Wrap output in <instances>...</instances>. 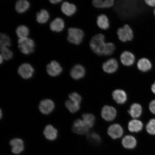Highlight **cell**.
<instances>
[{"instance_id":"6da1fadb","label":"cell","mask_w":155,"mask_h":155,"mask_svg":"<svg viewBox=\"0 0 155 155\" xmlns=\"http://www.w3.org/2000/svg\"><path fill=\"white\" fill-rule=\"evenodd\" d=\"M85 33L83 29L76 26L69 27L67 32V40L73 46H79L84 41Z\"/></svg>"},{"instance_id":"7a4b0ae2","label":"cell","mask_w":155,"mask_h":155,"mask_svg":"<svg viewBox=\"0 0 155 155\" xmlns=\"http://www.w3.org/2000/svg\"><path fill=\"white\" fill-rule=\"evenodd\" d=\"M106 43L105 36L104 34L99 33L91 38L90 46L93 53L99 56H103V52Z\"/></svg>"},{"instance_id":"3957f363","label":"cell","mask_w":155,"mask_h":155,"mask_svg":"<svg viewBox=\"0 0 155 155\" xmlns=\"http://www.w3.org/2000/svg\"><path fill=\"white\" fill-rule=\"evenodd\" d=\"M36 46L35 41L29 37L17 41V48L19 51L24 55H29L34 53Z\"/></svg>"},{"instance_id":"277c9868","label":"cell","mask_w":155,"mask_h":155,"mask_svg":"<svg viewBox=\"0 0 155 155\" xmlns=\"http://www.w3.org/2000/svg\"><path fill=\"white\" fill-rule=\"evenodd\" d=\"M120 56L119 54H117L115 58L110 57L103 63L102 68L104 73L112 74L117 72L119 68Z\"/></svg>"},{"instance_id":"5b68a950","label":"cell","mask_w":155,"mask_h":155,"mask_svg":"<svg viewBox=\"0 0 155 155\" xmlns=\"http://www.w3.org/2000/svg\"><path fill=\"white\" fill-rule=\"evenodd\" d=\"M118 39L123 43L130 42L134 38V32L131 27L127 24H124L118 28L117 32Z\"/></svg>"},{"instance_id":"8992f818","label":"cell","mask_w":155,"mask_h":155,"mask_svg":"<svg viewBox=\"0 0 155 155\" xmlns=\"http://www.w3.org/2000/svg\"><path fill=\"white\" fill-rule=\"evenodd\" d=\"M17 72L22 79L28 80L33 77L35 69L31 64L27 62L23 63L19 66Z\"/></svg>"},{"instance_id":"52a82bcc","label":"cell","mask_w":155,"mask_h":155,"mask_svg":"<svg viewBox=\"0 0 155 155\" xmlns=\"http://www.w3.org/2000/svg\"><path fill=\"white\" fill-rule=\"evenodd\" d=\"M46 71L48 75L52 77L59 76L63 73L62 66L59 61L56 60H52L46 65Z\"/></svg>"},{"instance_id":"ba28073f","label":"cell","mask_w":155,"mask_h":155,"mask_svg":"<svg viewBox=\"0 0 155 155\" xmlns=\"http://www.w3.org/2000/svg\"><path fill=\"white\" fill-rule=\"evenodd\" d=\"M70 75L74 80H79L86 76L87 71L84 65L80 63H76L72 66L70 71Z\"/></svg>"},{"instance_id":"9c48e42d","label":"cell","mask_w":155,"mask_h":155,"mask_svg":"<svg viewBox=\"0 0 155 155\" xmlns=\"http://www.w3.org/2000/svg\"><path fill=\"white\" fill-rule=\"evenodd\" d=\"M120 63L124 66L130 67L136 63L137 59L134 54L128 50L124 51L120 56Z\"/></svg>"},{"instance_id":"30bf717a","label":"cell","mask_w":155,"mask_h":155,"mask_svg":"<svg viewBox=\"0 0 155 155\" xmlns=\"http://www.w3.org/2000/svg\"><path fill=\"white\" fill-rule=\"evenodd\" d=\"M61 10L65 16L71 17L76 15L78 8L75 3L68 1H63L61 3Z\"/></svg>"},{"instance_id":"8fae6325","label":"cell","mask_w":155,"mask_h":155,"mask_svg":"<svg viewBox=\"0 0 155 155\" xmlns=\"http://www.w3.org/2000/svg\"><path fill=\"white\" fill-rule=\"evenodd\" d=\"M64 20L61 17H57L53 19L49 24V29L51 32L56 33L62 32L65 28Z\"/></svg>"},{"instance_id":"7c38bea8","label":"cell","mask_w":155,"mask_h":155,"mask_svg":"<svg viewBox=\"0 0 155 155\" xmlns=\"http://www.w3.org/2000/svg\"><path fill=\"white\" fill-rule=\"evenodd\" d=\"M90 127L83 119H78L74 122L72 130L73 132L78 135H83L88 132Z\"/></svg>"},{"instance_id":"4fadbf2b","label":"cell","mask_w":155,"mask_h":155,"mask_svg":"<svg viewBox=\"0 0 155 155\" xmlns=\"http://www.w3.org/2000/svg\"><path fill=\"white\" fill-rule=\"evenodd\" d=\"M55 104L53 101L46 99L41 101L39 105V109L44 115H48L53 111L55 108Z\"/></svg>"},{"instance_id":"5bb4252c","label":"cell","mask_w":155,"mask_h":155,"mask_svg":"<svg viewBox=\"0 0 155 155\" xmlns=\"http://www.w3.org/2000/svg\"><path fill=\"white\" fill-rule=\"evenodd\" d=\"M136 65L139 71L143 73L149 72L152 68V64L148 58H142L137 59Z\"/></svg>"},{"instance_id":"9a60e30c","label":"cell","mask_w":155,"mask_h":155,"mask_svg":"<svg viewBox=\"0 0 155 155\" xmlns=\"http://www.w3.org/2000/svg\"><path fill=\"white\" fill-rule=\"evenodd\" d=\"M102 117L107 121H111L115 119L117 112L113 107L106 105L102 108L101 112Z\"/></svg>"},{"instance_id":"2e32d148","label":"cell","mask_w":155,"mask_h":155,"mask_svg":"<svg viewBox=\"0 0 155 155\" xmlns=\"http://www.w3.org/2000/svg\"><path fill=\"white\" fill-rule=\"evenodd\" d=\"M96 24L101 30H107L110 27V19L107 15L104 13H101L97 17Z\"/></svg>"},{"instance_id":"e0dca14e","label":"cell","mask_w":155,"mask_h":155,"mask_svg":"<svg viewBox=\"0 0 155 155\" xmlns=\"http://www.w3.org/2000/svg\"><path fill=\"white\" fill-rule=\"evenodd\" d=\"M9 144L12 147V152L15 154L21 153L24 150V141L21 139H12L10 141Z\"/></svg>"},{"instance_id":"ac0fdd59","label":"cell","mask_w":155,"mask_h":155,"mask_svg":"<svg viewBox=\"0 0 155 155\" xmlns=\"http://www.w3.org/2000/svg\"><path fill=\"white\" fill-rule=\"evenodd\" d=\"M107 133L112 139H116L122 136L124 131L121 125L119 124H115L110 126L108 129Z\"/></svg>"},{"instance_id":"d6986e66","label":"cell","mask_w":155,"mask_h":155,"mask_svg":"<svg viewBox=\"0 0 155 155\" xmlns=\"http://www.w3.org/2000/svg\"><path fill=\"white\" fill-rule=\"evenodd\" d=\"M93 6L100 9L111 8L115 5V0H92Z\"/></svg>"},{"instance_id":"ffe728a7","label":"cell","mask_w":155,"mask_h":155,"mask_svg":"<svg viewBox=\"0 0 155 155\" xmlns=\"http://www.w3.org/2000/svg\"><path fill=\"white\" fill-rule=\"evenodd\" d=\"M31 3L28 0H18L15 3V9L19 14L26 13L30 9Z\"/></svg>"},{"instance_id":"44dd1931","label":"cell","mask_w":155,"mask_h":155,"mask_svg":"<svg viewBox=\"0 0 155 155\" xmlns=\"http://www.w3.org/2000/svg\"><path fill=\"white\" fill-rule=\"evenodd\" d=\"M50 17V13L48 10L41 9L36 13V21L38 24L44 25L48 22Z\"/></svg>"},{"instance_id":"7402d4cb","label":"cell","mask_w":155,"mask_h":155,"mask_svg":"<svg viewBox=\"0 0 155 155\" xmlns=\"http://www.w3.org/2000/svg\"><path fill=\"white\" fill-rule=\"evenodd\" d=\"M43 133L45 138L50 141L55 140L58 137L57 130L51 125H48L46 126L44 129Z\"/></svg>"},{"instance_id":"603a6c76","label":"cell","mask_w":155,"mask_h":155,"mask_svg":"<svg viewBox=\"0 0 155 155\" xmlns=\"http://www.w3.org/2000/svg\"><path fill=\"white\" fill-rule=\"evenodd\" d=\"M115 101L119 104H125L127 100V95L124 91L117 89L114 91L112 94Z\"/></svg>"},{"instance_id":"cb8c5ba5","label":"cell","mask_w":155,"mask_h":155,"mask_svg":"<svg viewBox=\"0 0 155 155\" xmlns=\"http://www.w3.org/2000/svg\"><path fill=\"white\" fill-rule=\"evenodd\" d=\"M30 33V28L25 25H18L15 30V33L18 39L29 37Z\"/></svg>"},{"instance_id":"d4e9b609","label":"cell","mask_w":155,"mask_h":155,"mask_svg":"<svg viewBox=\"0 0 155 155\" xmlns=\"http://www.w3.org/2000/svg\"><path fill=\"white\" fill-rule=\"evenodd\" d=\"M122 144L126 149L131 150L136 146L137 141L132 136L127 135L122 139Z\"/></svg>"},{"instance_id":"484cf974","label":"cell","mask_w":155,"mask_h":155,"mask_svg":"<svg viewBox=\"0 0 155 155\" xmlns=\"http://www.w3.org/2000/svg\"><path fill=\"white\" fill-rule=\"evenodd\" d=\"M143 127L142 122L136 119L131 120L129 121L128 125L129 130L131 132H139L142 129Z\"/></svg>"},{"instance_id":"4316f807","label":"cell","mask_w":155,"mask_h":155,"mask_svg":"<svg viewBox=\"0 0 155 155\" xmlns=\"http://www.w3.org/2000/svg\"><path fill=\"white\" fill-rule=\"evenodd\" d=\"M142 112V108L140 104H133L131 106L128 113L132 117L138 118L141 116Z\"/></svg>"},{"instance_id":"83f0119b","label":"cell","mask_w":155,"mask_h":155,"mask_svg":"<svg viewBox=\"0 0 155 155\" xmlns=\"http://www.w3.org/2000/svg\"><path fill=\"white\" fill-rule=\"evenodd\" d=\"M116 50L115 44L111 42H106L103 55L108 58L112 57Z\"/></svg>"},{"instance_id":"f1b7e54d","label":"cell","mask_w":155,"mask_h":155,"mask_svg":"<svg viewBox=\"0 0 155 155\" xmlns=\"http://www.w3.org/2000/svg\"><path fill=\"white\" fill-rule=\"evenodd\" d=\"M0 55L3 58L5 61H11L14 57V53L8 47L0 48Z\"/></svg>"},{"instance_id":"f546056e","label":"cell","mask_w":155,"mask_h":155,"mask_svg":"<svg viewBox=\"0 0 155 155\" xmlns=\"http://www.w3.org/2000/svg\"><path fill=\"white\" fill-rule=\"evenodd\" d=\"M11 45V40L8 35L1 33L0 34V48H9Z\"/></svg>"},{"instance_id":"4dcf8cb0","label":"cell","mask_w":155,"mask_h":155,"mask_svg":"<svg viewBox=\"0 0 155 155\" xmlns=\"http://www.w3.org/2000/svg\"><path fill=\"white\" fill-rule=\"evenodd\" d=\"M87 138L91 143L94 145L100 144L101 141L100 135L94 132L88 133L87 134Z\"/></svg>"},{"instance_id":"1f68e13d","label":"cell","mask_w":155,"mask_h":155,"mask_svg":"<svg viewBox=\"0 0 155 155\" xmlns=\"http://www.w3.org/2000/svg\"><path fill=\"white\" fill-rule=\"evenodd\" d=\"M65 104L66 107L72 113L77 112L80 108V104L75 103L69 100L66 101Z\"/></svg>"},{"instance_id":"d6a6232c","label":"cell","mask_w":155,"mask_h":155,"mask_svg":"<svg viewBox=\"0 0 155 155\" xmlns=\"http://www.w3.org/2000/svg\"><path fill=\"white\" fill-rule=\"evenodd\" d=\"M82 118L83 120L90 128L93 127L95 121V117L94 115L90 114H83Z\"/></svg>"},{"instance_id":"836d02e7","label":"cell","mask_w":155,"mask_h":155,"mask_svg":"<svg viewBox=\"0 0 155 155\" xmlns=\"http://www.w3.org/2000/svg\"><path fill=\"white\" fill-rule=\"evenodd\" d=\"M146 130L149 134L155 135V119L150 120L146 126Z\"/></svg>"},{"instance_id":"e575fe53","label":"cell","mask_w":155,"mask_h":155,"mask_svg":"<svg viewBox=\"0 0 155 155\" xmlns=\"http://www.w3.org/2000/svg\"><path fill=\"white\" fill-rule=\"evenodd\" d=\"M69 100L74 102L80 104L82 101V97L77 92L71 93L69 95Z\"/></svg>"},{"instance_id":"d590c367","label":"cell","mask_w":155,"mask_h":155,"mask_svg":"<svg viewBox=\"0 0 155 155\" xmlns=\"http://www.w3.org/2000/svg\"><path fill=\"white\" fill-rule=\"evenodd\" d=\"M145 3L148 6L152 8H155V0H144Z\"/></svg>"},{"instance_id":"8d00e7d4","label":"cell","mask_w":155,"mask_h":155,"mask_svg":"<svg viewBox=\"0 0 155 155\" xmlns=\"http://www.w3.org/2000/svg\"><path fill=\"white\" fill-rule=\"evenodd\" d=\"M150 111L152 113L155 115V100H152L149 105Z\"/></svg>"},{"instance_id":"74e56055","label":"cell","mask_w":155,"mask_h":155,"mask_svg":"<svg viewBox=\"0 0 155 155\" xmlns=\"http://www.w3.org/2000/svg\"><path fill=\"white\" fill-rule=\"evenodd\" d=\"M63 2L61 0H50L49 3L53 5H57L60 3H61Z\"/></svg>"},{"instance_id":"f35d334b","label":"cell","mask_w":155,"mask_h":155,"mask_svg":"<svg viewBox=\"0 0 155 155\" xmlns=\"http://www.w3.org/2000/svg\"><path fill=\"white\" fill-rule=\"evenodd\" d=\"M151 89V90H152V92L155 94V81L152 84Z\"/></svg>"},{"instance_id":"ab89813d","label":"cell","mask_w":155,"mask_h":155,"mask_svg":"<svg viewBox=\"0 0 155 155\" xmlns=\"http://www.w3.org/2000/svg\"><path fill=\"white\" fill-rule=\"evenodd\" d=\"M4 61H5L4 60L3 58L1 55H0V64H2Z\"/></svg>"},{"instance_id":"60d3db41","label":"cell","mask_w":155,"mask_h":155,"mask_svg":"<svg viewBox=\"0 0 155 155\" xmlns=\"http://www.w3.org/2000/svg\"><path fill=\"white\" fill-rule=\"evenodd\" d=\"M154 16H155V8H154Z\"/></svg>"}]
</instances>
